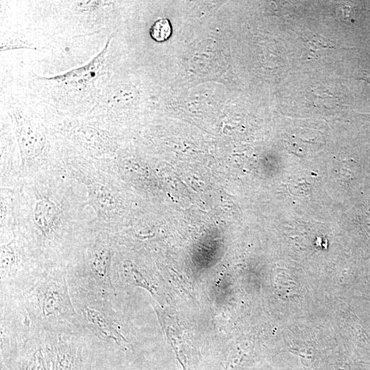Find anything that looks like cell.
Returning <instances> with one entry per match:
<instances>
[{
  "label": "cell",
  "mask_w": 370,
  "mask_h": 370,
  "mask_svg": "<svg viewBox=\"0 0 370 370\" xmlns=\"http://www.w3.org/2000/svg\"><path fill=\"white\" fill-rule=\"evenodd\" d=\"M86 190L66 171L40 172L19 187L16 229L45 269L66 267L92 231Z\"/></svg>",
  "instance_id": "obj_1"
},
{
  "label": "cell",
  "mask_w": 370,
  "mask_h": 370,
  "mask_svg": "<svg viewBox=\"0 0 370 370\" xmlns=\"http://www.w3.org/2000/svg\"><path fill=\"white\" fill-rule=\"evenodd\" d=\"M19 300L28 315L32 331L84 329L73 304L65 267L45 269Z\"/></svg>",
  "instance_id": "obj_2"
},
{
  "label": "cell",
  "mask_w": 370,
  "mask_h": 370,
  "mask_svg": "<svg viewBox=\"0 0 370 370\" xmlns=\"http://www.w3.org/2000/svg\"><path fill=\"white\" fill-rule=\"evenodd\" d=\"M67 173L82 184L93 211L92 230L116 233L124 212L118 176L99 168L92 159L77 154L67 162Z\"/></svg>",
  "instance_id": "obj_3"
},
{
  "label": "cell",
  "mask_w": 370,
  "mask_h": 370,
  "mask_svg": "<svg viewBox=\"0 0 370 370\" xmlns=\"http://www.w3.org/2000/svg\"><path fill=\"white\" fill-rule=\"evenodd\" d=\"M112 233L92 230L66 267L69 286L111 295L112 264L118 249Z\"/></svg>",
  "instance_id": "obj_4"
},
{
  "label": "cell",
  "mask_w": 370,
  "mask_h": 370,
  "mask_svg": "<svg viewBox=\"0 0 370 370\" xmlns=\"http://www.w3.org/2000/svg\"><path fill=\"white\" fill-rule=\"evenodd\" d=\"M32 249L16 232L1 243L0 295L20 297L36 283L45 270Z\"/></svg>",
  "instance_id": "obj_5"
},
{
  "label": "cell",
  "mask_w": 370,
  "mask_h": 370,
  "mask_svg": "<svg viewBox=\"0 0 370 370\" xmlns=\"http://www.w3.org/2000/svg\"><path fill=\"white\" fill-rule=\"evenodd\" d=\"M70 290L81 324L88 332L106 344L123 347L127 343L110 295L71 286Z\"/></svg>",
  "instance_id": "obj_6"
},
{
  "label": "cell",
  "mask_w": 370,
  "mask_h": 370,
  "mask_svg": "<svg viewBox=\"0 0 370 370\" xmlns=\"http://www.w3.org/2000/svg\"><path fill=\"white\" fill-rule=\"evenodd\" d=\"M1 352L11 356L19 353L32 333L28 315L19 297L0 296Z\"/></svg>",
  "instance_id": "obj_7"
},
{
  "label": "cell",
  "mask_w": 370,
  "mask_h": 370,
  "mask_svg": "<svg viewBox=\"0 0 370 370\" xmlns=\"http://www.w3.org/2000/svg\"><path fill=\"white\" fill-rule=\"evenodd\" d=\"M19 186L0 187L1 243L8 242L17 223L19 207Z\"/></svg>",
  "instance_id": "obj_8"
},
{
  "label": "cell",
  "mask_w": 370,
  "mask_h": 370,
  "mask_svg": "<svg viewBox=\"0 0 370 370\" xmlns=\"http://www.w3.org/2000/svg\"><path fill=\"white\" fill-rule=\"evenodd\" d=\"M171 34V25L166 18H160L156 21L150 29L151 38L158 42L166 40L170 38Z\"/></svg>",
  "instance_id": "obj_9"
},
{
  "label": "cell",
  "mask_w": 370,
  "mask_h": 370,
  "mask_svg": "<svg viewBox=\"0 0 370 370\" xmlns=\"http://www.w3.org/2000/svg\"><path fill=\"white\" fill-rule=\"evenodd\" d=\"M365 80L368 81L369 82H370V75L368 76V77H366L365 78Z\"/></svg>",
  "instance_id": "obj_10"
}]
</instances>
